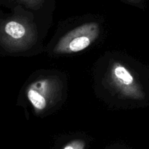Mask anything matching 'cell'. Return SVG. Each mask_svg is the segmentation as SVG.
Here are the masks:
<instances>
[{
	"instance_id": "obj_6",
	"label": "cell",
	"mask_w": 149,
	"mask_h": 149,
	"mask_svg": "<svg viewBox=\"0 0 149 149\" xmlns=\"http://www.w3.org/2000/svg\"><path fill=\"white\" fill-rule=\"evenodd\" d=\"M20 1L29 7H34L42 3L43 0H20Z\"/></svg>"
},
{
	"instance_id": "obj_5",
	"label": "cell",
	"mask_w": 149,
	"mask_h": 149,
	"mask_svg": "<svg viewBox=\"0 0 149 149\" xmlns=\"http://www.w3.org/2000/svg\"><path fill=\"white\" fill-rule=\"evenodd\" d=\"M85 143L82 140H74L67 143L63 149H84Z\"/></svg>"
},
{
	"instance_id": "obj_1",
	"label": "cell",
	"mask_w": 149,
	"mask_h": 149,
	"mask_svg": "<svg viewBox=\"0 0 149 149\" xmlns=\"http://www.w3.org/2000/svg\"><path fill=\"white\" fill-rule=\"evenodd\" d=\"M99 25L95 22L84 23L70 31L58 42L54 52L57 54H71L88 47L99 36Z\"/></svg>"
},
{
	"instance_id": "obj_7",
	"label": "cell",
	"mask_w": 149,
	"mask_h": 149,
	"mask_svg": "<svg viewBox=\"0 0 149 149\" xmlns=\"http://www.w3.org/2000/svg\"><path fill=\"white\" fill-rule=\"evenodd\" d=\"M130 1H139V0H130Z\"/></svg>"
},
{
	"instance_id": "obj_2",
	"label": "cell",
	"mask_w": 149,
	"mask_h": 149,
	"mask_svg": "<svg viewBox=\"0 0 149 149\" xmlns=\"http://www.w3.org/2000/svg\"><path fill=\"white\" fill-rule=\"evenodd\" d=\"M111 79L116 90L127 97L141 100L145 97L143 91L132 73L120 63H114L111 68Z\"/></svg>"
},
{
	"instance_id": "obj_4",
	"label": "cell",
	"mask_w": 149,
	"mask_h": 149,
	"mask_svg": "<svg viewBox=\"0 0 149 149\" xmlns=\"http://www.w3.org/2000/svg\"><path fill=\"white\" fill-rule=\"evenodd\" d=\"M55 91V85L51 79H45L33 81L26 91L28 100L37 113L46 109Z\"/></svg>"
},
{
	"instance_id": "obj_3",
	"label": "cell",
	"mask_w": 149,
	"mask_h": 149,
	"mask_svg": "<svg viewBox=\"0 0 149 149\" xmlns=\"http://www.w3.org/2000/svg\"><path fill=\"white\" fill-rule=\"evenodd\" d=\"M31 39V32L26 23L11 19L0 25V41L12 48H22Z\"/></svg>"
}]
</instances>
